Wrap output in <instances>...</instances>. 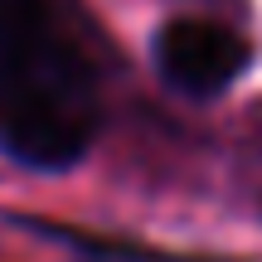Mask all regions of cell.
Returning a JSON list of instances; mask_svg holds the SVG:
<instances>
[{
  "label": "cell",
  "mask_w": 262,
  "mask_h": 262,
  "mask_svg": "<svg viewBox=\"0 0 262 262\" xmlns=\"http://www.w3.org/2000/svg\"><path fill=\"white\" fill-rule=\"evenodd\" d=\"M122 49L83 0H0V156L73 175L112 126Z\"/></svg>",
  "instance_id": "obj_1"
},
{
  "label": "cell",
  "mask_w": 262,
  "mask_h": 262,
  "mask_svg": "<svg viewBox=\"0 0 262 262\" xmlns=\"http://www.w3.org/2000/svg\"><path fill=\"white\" fill-rule=\"evenodd\" d=\"M73 262H78V257H73Z\"/></svg>",
  "instance_id": "obj_4"
},
{
  "label": "cell",
  "mask_w": 262,
  "mask_h": 262,
  "mask_svg": "<svg viewBox=\"0 0 262 262\" xmlns=\"http://www.w3.org/2000/svg\"><path fill=\"white\" fill-rule=\"evenodd\" d=\"M146 54L165 93L204 107L228 97L243 83L257 49L238 25H228L219 15H170L156 25Z\"/></svg>",
  "instance_id": "obj_2"
},
{
  "label": "cell",
  "mask_w": 262,
  "mask_h": 262,
  "mask_svg": "<svg viewBox=\"0 0 262 262\" xmlns=\"http://www.w3.org/2000/svg\"><path fill=\"white\" fill-rule=\"evenodd\" d=\"M0 224L19 228L29 238L73 253L78 262H248L233 253H199V248H160L136 233H112V228H88L73 219H49V214H19V209H0Z\"/></svg>",
  "instance_id": "obj_3"
}]
</instances>
